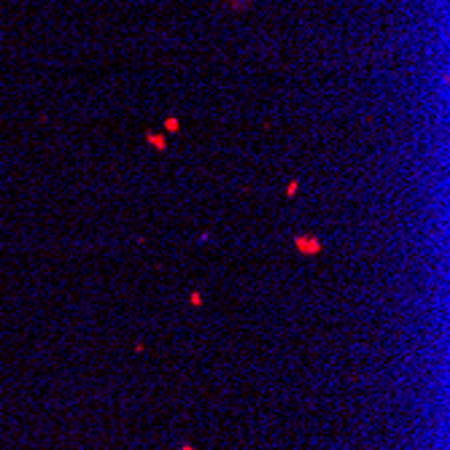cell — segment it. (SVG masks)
<instances>
[{
	"mask_svg": "<svg viewBox=\"0 0 450 450\" xmlns=\"http://www.w3.org/2000/svg\"><path fill=\"white\" fill-rule=\"evenodd\" d=\"M294 245H297V251L305 254V256H318L323 251V243L318 237H313V235H297Z\"/></svg>",
	"mask_w": 450,
	"mask_h": 450,
	"instance_id": "1",
	"label": "cell"
},
{
	"mask_svg": "<svg viewBox=\"0 0 450 450\" xmlns=\"http://www.w3.org/2000/svg\"><path fill=\"white\" fill-rule=\"evenodd\" d=\"M146 140H149L154 149H159V151H165L167 149V140L162 138V135H154V132H146Z\"/></svg>",
	"mask_w": 450,
	"mask_h": 450,
	"instance_id": "2",
	"label": "cell"
},
{
	"mask_svg": "<svg viewBox=\"0 0 450 450\" xmlns=\"http://www.w3.org/2000/svg\"><path fill=\"white\" fill-rule=\"evenodd\" d=\"M165 127L170 129V132H178V127H181V122H178L175 116H170V119H167V122H165Z\"/></svg>",
	"mask_w": 450,
	"mask_h": 450,
	"instance_id": "3",
	"label": "cell"
},
{
	"mask_svg": "<svg viewBox=\"0 0 450 450\" xmlns=\"http://www.w3.org/2000/svg\"><path fill=\"white\" fill-rule=\"evenodd\" d=\"M189 302H192V305H194V307H200V305H202V294H200V291H192Z\"/></svg>",
	"mask_w": 450,
	"mask_h": 450,
	"instance_id": "4",
	"label": "cell"
},
{
	"mask_svg": "<svg viewBox=\"0 0 450 450\" xmlns=\"http://www.w3.org/2000/svg\"><path fill=\"white\" fill-rule=\"evenodd\" d=\"M297 194V181H289V186H286V197H294Z\"/></svg>",
	"mask_w": 450,
	"mask_h": 450,
	"instance_id": "5",
	"label": "cell"
},
{
	"mask_svg": "<svg viewBox=\"0 0 450 450\" xmlns=\"http://www.w3.org/2000/svg\"><path fill=\"white\" fill-rule=\"evenodd\" d=\"M181 450H197V448H192V445H184V448H181Z\"/></svg>",
	"mask_w": 450,
	"mask_h": 450,
	"instance_id": "6",
	"label": "cell"
}]
</instances>
